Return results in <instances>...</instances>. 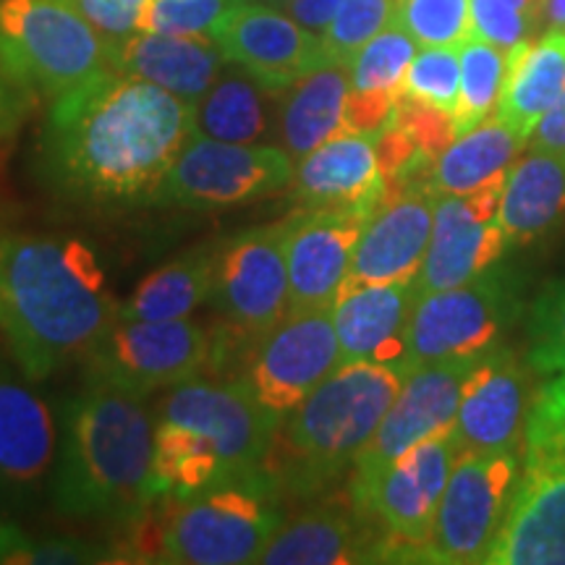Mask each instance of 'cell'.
Here are the masks:
<instances>
[{"instance_id": "cell-1", "label": "cell", "mask_w": 565, "mask_h": 565, "mask_svg": "<svg viewBox=\"0 0 565 565\" xmlns=\"http://www.w3.org/2000/svg\"><path fill=\"white\" fill-rule=\"evenodd\" d=\"M194 134V105L108 68L53 100L40 154L55 189L124 207L152 200Z\"/></svg>"}, {"instance_id": "cell-2", "label": "cell", "mask_w": 565, "mask_h": 565, "mask_svg": "<svg viewBox=\"0 0 565 565\" xmlns=\"http://www.w3.org/2000/svg\"><path fill=\"white\" fill-rule=\"evenodd\" d=\"M118 322L105 275L82 242L0 238V335L30 383L47 380Z\"/></svg>"}, {"instance_id": "cell-3", "label": "cell", "mask_w": 565, "mask_h": 565, "mask_svg": "<svg viewBox=\"0 0 565 565\" xmlns=\"http://www.w3.org/2000/svg\"><path fill=\"white\" fill-rule=\"evenodd\" d=\"M154 424L141 398L92 385L61 408L53 503L68 519H124L154 503Z\"/></svg>"}, {"instance_id": "cell-4", "label": "cell", "mask_w": 565, "mask_h": 565, "mask_svg": "<svg viewBox=\"0 0 565 565\" xmlns=\"http://www.w3.org/2000/svg\"><path fill=\"white\" fill-rule=\"evenodd\" d=\"M280 424L244 385L186 380L168 395L154 424V498H194L210 487L267 469Z\"/></svg>"}, {"instance_id": "cell-5", "label": "cell", "mask_w": 565, "mask_h": 565, "mask_svg": "<svg viewBox=\"0 0 565 565\" xmlns=\"http://www.w3.org/2000/svg\"><path fill=\"white\" fill-rule=\"evenodd\" d=\"M408 372L404 364L377 362L338 366L286 416V450L280 471H273L278 487L312 494L356 463Z\"/></svg>"}, {"instance_id": "cell-6", "label": "cell", "mask_w": 565, "mask_h": 565, "mask_svg": "<svg viewBox=\"0 0 565 565\" xmlns=\"http://www.w3.org/2000/svg\"><path fill=\"white\" fill-rule=\"evenodd\" d=\"M0 66L30 95L58 100L110 63L103 34L71 0H0Z\"/></svg>"}, {"instance_id": "cell-7", "label": "cell", "mask_w": 565, "mask_h": 565, "mask_svg": "<svg viewBox=\"0 0 565 565\" xmlns=\"http://www.w3.org/2000/svg\"><path fill=\"white\" fill-rule=\"evenodd\" d=\"M270 471L231 479L179 500L160 536V561L179 565L257 563L282 524Z\"/></svg>"}, {"instance_id": "cell-8", "label": "cell", "mask_w": 565, "mask_h": 565, "mask_svg": "<svg viewBox=\"0 0 565 565\" xmlns=\"http://www.w3.org/2000/svg\"><path fill=\"white\" fill-rule=\"evenodd\" d=\"M513 282L505 275L487 270L463 286L416 296L408 322L406 366L469 362L494 349L513 322Z\"/></svg>"}, {"instance_id": "cell-9", "label": "cell", "mask_w": 565, "mask_h": 565, "mask_svg": "<svg viewBox=\"0 0 565 565\" xmlns=\"http://www.w3.org/2000/svg\"><path fill=\"white\" fill-rule=\"evenodd\" d=\"M521 456L461 454L445 487L433 536L422 555L443 565L487 563L519 487Z\"/></svg>"}, {"instance_id": "cell-10", "label": "cell", "mask_w": 565, "mask_h": 565, "mask_svg": "<svg viewBox=\"0 0 565 565\" xmlns=\"http://www.w3.org/2000/svg\"><path fill=\"white\" fill-rule=\"evenodd\" d=\"M294 173V158L280 147L233 145L196 131L150 202L183 210L233 207L280 192Z\"/></svg>"}, {"instance_id": "cell-11", "label": "cell", "mask_w": 565, "mask_h": 565, "mask_svg": "<svg viewBox=\"0 0 565 565\" xmlns=\"http://www.w3.org/2000/svg\"><path fill=\"white\" fill-rule=\"evenodd\" d=\"M212 341L186 320L116 322L87 353V383L116 387L137 398L200 377Z\"/></svg>"}, {"instance_id": "cell-12", "label": "cell", "mask_w": 565, "mask_h": 565, "mask_svg": "<svg viewBox=\"0 0 565 565\" xmlns=\"http://www.w3.org/2000/svg\"><path fill=\"white\" fill-rule=\"evenodd\" d=\"M212 307L238 341L257 345L288 317V263L282 221L238 233L217 254Z\"/></svg>"}, {"instance_id": "cell-13", "label": "cell", "mask_w": 565, "mask_h": 565, "mask_svg": "<svg viewBox=\"0 0 565 565\" xmlns=\"http://www.w3.org/2000/svg\"><path fill=\"white\" fill-rule=\"evenodd\" d=\"M479 359L469 362H440L416 366L395 395L393 406L380 422L377 433L353 463L351 498L353 505H362L366 492L380 475L414 445L427 437L440 435L454 427L458 406H461L466 380Z\"/></svg>"}, {"instance_id": "cell-14", "label": "cell", "mask_w": 565, "mask_h": 565, "mask_svg": "<svg viewBox=\"0 0 565 565\" xmlns=\"http://www.w3.org/2000/svg\"><path fill=\"white\" fill-rule=\"evenodd\" d=\"M341 366L333 309L288 315L254 345L244 385L282 424L288 414Z\"/></svg>"}, {"instance_id": "cell-15", "label": "cell", "mask_w": 565, "mask_h": 565, "mask_svg": "<svg viewBox=\"0 0 565 565\" xmlns=\"http://www.w3.org/2000/svg\"><path fill=\"white\" fill-rule=\"evenodd\" d=\"M505 179L469 194L437 196L433 238L419 278L414 280L416 296L463 286L492 270L503 257L511 246L498 221Z\"/></svg>"}, {"instance_id": "cell-16", "label": "cell", "mask_w": 565, "mask_h": 565, "mask_svg": "<svg viewBox=\"0 0 565 565\" xmlns=\"http://www.w3.org/2000/svg\"><path fill=\"white\" fill-rule=\"evenodd\" d=\"M370 212L301 207L282 221L288 263V315L333 309L349 278Z\"/></svg>"}, {"instance_id": "cell-17", "label": "cell", "mask_w": 565, "mask_h": 565, "mask_svg": "<svg viewBox=\"0 0 565 565\" xmlns=\"http://www.w3.org/2000/svg\"><path fill=\"white\" fill-rule=\"evenodd\" d=\"M456 461L458 445L450 429L427 437L387 466L356 511L372 513L395 545L422 555Z\"/></svg>"}, {"instance_id": "cell-18", "label": "cell", "mask_w": 565, "mask_h": 565, "mask_svg": "<svg viewBox=\"0 0 565 565\" xmlns=\"http://www.w3.org/2000/svg\"><path fill=\"white\" fill-rule=\"evenodd\" d=\"M223 58L246 71L259 87L278 95L328 61L320 34L286 13L246 0L210 34Z\"/></svg>"}, {"instance_id": "cell-19", "label": "cell", "mask_w": 565, "mask_h": 565, "mask_svg": "<svg viewBox=\"0 0 565 565\" xmlns=\"http://www.w3.org/2000/svg\"><path fill=\"white\" fill-rule=\"evenodd\" d=\"M435 207L437 192L429 179L408 181L393 200H383L359 236L345 286L419 278L433 238Z\"/></svg>"}, {"instance_id": "cell-20", "label": "cell", "mask_w": 565, "mask_h": 565, "mask_svg": "<svg viewBox=\"0 0 565 565\" xmlns=\"http://www.w3.org/2000/svg\"><path fill=\"white\" fill-rule=\"evenodd\" d=\"M532 395L526 370L513 353L500 349L484 353L466 380L461 406L450 427L458 456L524 450Z\"/></svg>"}, {"instance_id": "cell-21", "label": "cell", "mask_w": 565, "mask_h": 565, "mask_svg": "<svg viewBox=\"0 0 565 565\" xmlns=\"http://www.w3.org/2000/svg\"><path fill=\"white\" fill-rule=\"evenodd\" d=\"M299 207L372 212L387 194L377 141L370 134L343 131L299 160L294 173Z\"/></svg>"}, {"instance_id": "cell-22", "label": "cell", "mask_w": 565, "mask_h": 565, "mask_svg": "<svg viewBox=\"0 0 565 565\" xmlns=\"http://www.w3.org/2000/svg\"><path fill=\"white\" fill-rule=\"evenodd\" d=\"M414 303V282L345 286L333 307L341 364L377 362L406 366Z\"/></svg>"}, {"instance_id": "cell-23", "label": "cell", "mask_w": 565, "mask_h": 565, "mask_svg": "<svg viewBox=\"0 0 565 565\" xmlns=\"http://www.w3.org/2000/svg\"><path fill=\"white\" fill-rule=\"evenodd\" d=\"M105 45L113 71L158 84L194 108L221 76L225 61L215 42L192 34L134 32L131 38Z\"/></svg>"}, {"instance_id": "cell-24", "label": "cell", "mask_w": 565, "mask_h": 565, "mask_svg": "<svg viewBox=\"0 0 565 565\" xmlns=\"http://www.w3.org/2000/svg\"><path fill=\"white\" fill-rule=\"evenodd\" d=\"M487 565H565V471L519 477Z\"/></svg>"}, {"instance_id": "cell-25", "label": "cell", "mask_w": 565, "mask_h": 565, "mask_svg": "<svg viewBox=\"0 0 565 565\" xmlns=\"http://www.w3.org/2000/svg\"><path fill=\"white\" fill-rule=\"evenodd\" d=\"M565 89V30H550L540 40H524L508 51L503 95L494 116L532 137L542 116Z\"/></svg>"}, {"instance_id": "cell-26", "label": "cell", "mask_w": 565, "mask_h": 565, "mask_svg": "<svg viewBox=\"0 0 565 565\" xmlns=\"http://www.w3.org/2000/svg\"><path fill=\"white\" fill-rule=\"evenodd\" d=\"M55 424L40 395L0 370V479L32 487L51 471Z\"/></svg>"}, {"instance_id": "cell-27", "label": "cell", "mask_w": 565, "mask_h": 565, "mask_svg": "<svg viewBox=\"0 0 565 565\" xmlns=\"http://www.w3.org/2000/svg\"><path fill=\"white\" fill-rule=\"evenodd\" d=\"M565 217V152L532 150L508 171L498 221L508 242L529 244Z\"/></svg>"}, {"instance_id": "cell-28", "label": "cell", "mask_w": 565, "mask_h": 565, "mask_svg": "<svg viewBox=\"0 0 565 565\" xmlns=\"http://www.w3.org/2000/svg\"><path fill=\"white\" fill-rule=\"evenodd\" d=\"M529 137L515 131L500 116H492L471 131L458 134L433 162L429 183L437 196L469 194L487 183L503 181L521 158Z\"/></svg>"}, {"instance_id": "cell-29", "label": "cell", "mask_w": 565, "mask_h": 565, "mask_svg": "<svg viewBox=\"0 0 565 565\" xmlns=\"http://www.w3.org/2000/svg\"><path fill=\"white\" fill-rule=\"evenodd\" d=\"M286 92L278 126L282 147L294 160L307 158L324 141L349 131L345 121V100L351 92L349 66L324 63Z\"/></svg>"}, {"instance_id": "cell-30", "label": "cell", "mask_w": 565, "mask_h": 565, "mask_svg": "<svg viewBox=\"0 0 565 565\" xmlns=\"http://www.w3.org/2000/svg\"><path fill=\"white\" fill-rule=\"evenodd\" d=\"M356 515L338 508L303 513L280 524L257 563L265 565H345L374 561Z\"/></svg>"}, {"instance_id": "cell-31", "label": "cell", "mask_w": 565, "mask_h": 565, "mask_svg": "<svg viewBox=\"0 0 565 565\" xmlns=\"http://www.w3.org/2000/svg\"><path fill=\"white\" fill-rule=\"evenodd\" d=\"M215 267L217 254L210 246L181 254L139 282L137 291L118 307V322L186 320L210 299Z\"/></svg>"}, {"instance_id": "cell-32", "label": "cell", "mask_w": 565, "mask_h": 565, "mask_svg": "<svg viewBox=\"0 0 565 565\" xmlns=\"http://www.w3.org/2000/svg\"><path fill=\"white\" fill-rule=\"evenodd\" d=\"M265 92L246 71L217 76L196 105V131L233 145H254L270 131Z\"/></svg>"}, {"instance_id": "cell-33", "label": "cell", "mask_w": 565, "mask_h": 565, "mask_svg": "<svg viewBox=\"0 0 565 565\" xmlns=\"http://www.w3.org/2000/svg\"><path fill=\"white\" fill-rule=\"evenodd\" d=\"M416 47V40L401 24H391L380 32L351 61V95L385 108H398L401 87Z\"/></svg>"}, {"instance_id": "cell-34", "label": "cell", "mask_w": 565, "mask_h": 565, "mask_svg": "<svg viewBox=\"0 0 565 565\" xmlns=\"http://www.w3.org/2000/svg\"><path fill=\"white\" fill-rule=\"evenodd\" d=\"M508 71V51L471 34L461 42V89L454 110L456 134L471 131L498 108Z\"/></svg>"}, {"instance_id": "cell-35", "label": "cell", "mask_w": 565, "mask_h": 565, "mask_svg": "<svg viewBox=\"0 0 565 565\" xmlns=\"http://www.w3.org/2000/svg\"><path fill=\"white\" fill-rule=\"evenodd\" d=\"M565 471V372L553 374L532 395L524 433L521 475Z\"/></svg>"}, {"instance_id": "cell-36", "label": "cell", "mask_w": 565, "mask_h": 565, "mask_svg": "<svg viewBox=\"0 0 565 565\" xmlns=\"http://www.w3.org/2000/svg\"><path fill=\"white\" fill-rule=\"evenodd\" d=\"M401 0H343L333 24L322 34L324 55L338 66H351L366 42L395 24Z\"/></svg>"}, {"instance_id": "cell-37", "label": "cell", "mask_w": 565, "mask_h": 565, "mask_svg": "<svg viewBox=\"0 0 565 565\" xmlns=\"http://www.w3.org/2000/svg\"><path fill=\"white\" fill-rule=\"evenodd\" d=\"M461 89V45H435L416 51L404 76L401 97L427 103L454 116Z\"/></svg>"}, {"instance_id": "cell-38", "label": "cell", "mask_w": 565, "mask_h": 565, "mask_svg": "<svg viewBox=\"0 0 565 565\" xmlns=\"http://www.w3.org/2000/svg\"><path fill=\"white\" fill-rule=\"evenodd\" d=\"M395 24L419 47L461 45L471 38V0H401Z\"/></svg>"}, {"instance_id": "cell-39", "label": "cell", "mask_w": 565, "mask_h": 565, "mask_svg": "<svg viewBox=\"0 0 565 565\" xmlns=\"http://www.w3.org/2000/svg\"><path fill=\"white\" fill-rule=\"evenodd\" d=\"M246 0H145L139 32L162 34H212L221 21Z\"/></svg>"}, {"instance_id": "cell-40", "label": "cell", "mask_w": 565, "mask_h": 565, "mask_svg": "<svg viewBox=\"0 0 565 565\" xmlns=\"http://www.w3.org/2000/svg\"><path fill=\"white\" fill-rule=\"evenodd\" d=\"M529 364L540 374L565 372V282L542 296L529 328Z\"/></svg>"}, {"instance_id": "cell-41", "label": "cell", "mask_w": 565, "mask_h": 565, "mask_svg": "<svg viewBox=\"0 0 565 565\" xmlns=\"http://www.w3.org/2000/svg\"><path fill=\"white\" fill-rule=\"evenodd\" d=\"M536 30L534 19L508 0H471V34L511 51Z\"/></svg>"}, {"instance_id": "cell-42", "label": "cell", "mask_w": 565, "mask_h": 565, "mask_svg": "<svg viewBox=\"0 0 565 565\" xmlns=\"http://www.w3.org/2000/svg\"><path fill=\"white\" fill-rule=\"evenodd\" d=\"M110 550L100 545H89V542L76 540H45L32 542L30 536L21 534L13 540L11 553L6 563H105L108 561Z\"/></svg>"}, {"instance_id": "cell-43", "label": "cell", "mask_w": 565, "mask_h": 565, "mask_svg": "<svg viewBox=\"0 0 565 565\" xmlns=\"http://www.w3.org/2000/svg\"><path fill=\"white\" fill-rule=\"evenodd\" d=\"M76 11L103 34L105 42H118L139 32L145 0H71Z\"/></svg>"}, {"instance_id": "cell-44", "label": "cell", "mask_w": 565, "mask_h": 565, "mask_svg": "<svg viewBox=\"0 0 565 565\" xmlns=\"http://www.w3.org/2000/svg\"><path fill=\"white\" fill-rule=\"evenodd\" d=\"M26 108H30V92L19 87L0 66V139L13 137Z\"/></svg>"}, {"instance_id": "cell-45", "label": "cell", "mask_w": 565, "mask_h": 565, "mask_svg": "<svg viewBox=\"0 0 565 565\" xmlns=\"http://www.w3.org/2000/svg\"><path fill=\"white\" fill-rule=\"evenodd\" d=\"M343 6V0H288L286 11L294 21H299L301 26H307L309 32L322 34L328 32V26L333 24L338 9Z\"/></svg>"}, {"instance_id": "cell-46", "label": "cell", "mask_w": 565, "mask_h": 565, "mask_svg": "<svg viewBox=\"0 0 565 565\" xmlns=\"http://www.w3.org/2000/svg\"><path fill=\"white\" fill-rule=\"evenodd\" d=\"M529 150L565 152V89L529 137Z\"/></svg>"}, {"instance_id": "cell-47", "label": "cell", "mask_w": 565, "mask_h": 565, "mask_svg": "<svg viewBox=\"0 0 565 565\" xmlns=\"http://www.w3.org/2000/svg\"><path fill=\"white\" fill-rule=\"evenodd\" d=\"M545 24L550 30H565V0H547Z\"/></svg>"}, {"instance_id": "cell-48", "label": "cell", "mask_w": 565, "mask_h": 565, "mask_svg": "<svg viewBox=\"0 0 565 565\" xmlns=\"http://www.w3.org/2000/svg\"><path fill=\"white\" fill-rule=\"evenodd\" d=\"M508 3H513L515 9H521L526 13V17H532L534 24H542V21H545V3H547V0H508Z\"/></svg>"}, {"instance_id": "cell-49", "label": "cell", "mask_w": 565, "mask_h": 565, "mask_svg": "<svg viewBox=\"0 0 565 565\" xmlns=\"http://www.w3.org/2000/svg\"><path fill=\"white\" fill-rule=\"evenodd\" d=\"M17 534H19V529L6 524V521H0V563H6V555H9V550L13 545V540H17Z\"/></svg>"}, {"instance_id": "cell-50", "label": "cell", "mask_w": 565, "mask_h": 565, "mask_svg": "<svg viewBox=\"0 0 565 565\" xmlns=\"http://www.w3.org/2000/svg\"><path fill=\"white\" fill-rule=\"evenodd\" d=\"M273 3H280V6H286V3H288V0H273Z\"/></svg>"}]
</instances>
